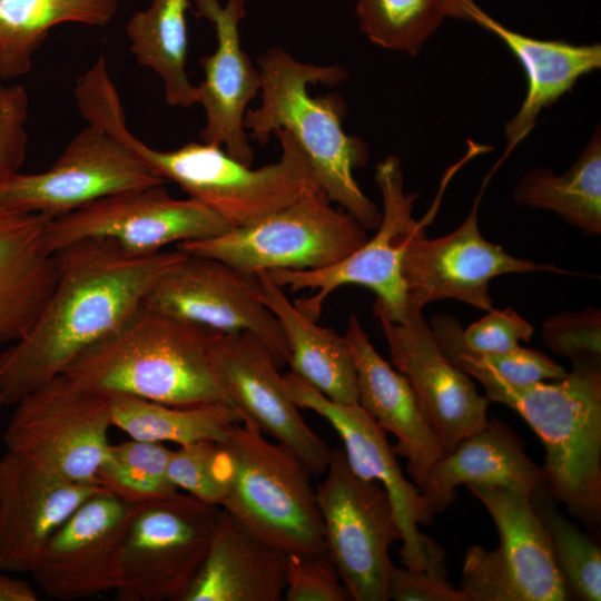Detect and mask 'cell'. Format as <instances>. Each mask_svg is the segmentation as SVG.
Returning a JSON list of instances; mask_svg holds the SVG:
<instances>
[{"mask_svg": "<svg viewBox=\"0 0 601 601\" xmlns=\"http://www.w3.org/2000/svg\"><path fill=\"white\" fill-rule=\"evenodd\" d=\"M257 274L262 300L285 336L290 373L334 402L358 403L356 370L344 335L303 314L268 272Z\"/></svg>", "mask_w": 601, "mask_h": 601, "instance_id": "cell-28", "label": "cell"}, {"mask_svg": "<svg viewBox=\"0 0 601 601\" xmlns=\"http://www.w3.org/2000/svg\"><path fill=\"white\" fill-rule=\"evenodd\" d=\"M392 365L410 383L444 453L484 428L490 400L442 352L422 312L400 322L376 316Z\"/></svg>", "mask_w": 601, "mask_h": 601, "instance_id": "cell-20", "label": "cell"}, {"mask_svg": "<svg viewBox=\"0 0 601 601\" xmlns=\"http://www.w3.org/2000/svg\"><path fill=\"white\" fill-rule=\"evenodd\" d=\"M230 228L198 200L174 198L160 185L111 195L52 218L45 242L51 254L87 239L108 240L135 254H152L170 244L215 237Z\"/></svg>", "mask_w": 601, "mask_h": 601, "instance_id": "cell-13", "label": "cell"}, {"mask_svg": "<svg viewBox=\"0 0 601 601\" xmlns=\"http://www.w3.org/2000/svg\"><path fill=\"white\" fill-rule=\"evenodd\" d=\"M101 489L7 450L0 457V572H30L51 534Z\"/></svg>", "mask_w": 601, "mask_h": 601, "instance_id": "cell-22", "label": "cell"}, {"mask_svg": "<svg viewBox=\"0 0 601 601\" xmlns=\"http://www.w3.org/2000/svg\"><path fill=\"white\" fill-rule=\"evenodd\" d=\"M7 450L65 479L98 483L110 442V396L61 374L14 404Z\"/></svg>", "mask_w": 601, "mask_h": 601, "instance_id": "cell-11", "label": "cell"}, {"mask_svg": "<svg viewBox=\"0 0 601 601\" xmlns=\"http://www.w3.org/2000/svg\"><path fill=\"white\" fill-rule=\"evenodd\" d=\"M134 505L106 489L92 494L47 540L30 573L58 600L116 589L118 560Z\"/></svg>", "mask_w": 601, "mask_h": 601, "instance_id": "cell-19", "label": "cell"}, {"mask_svg": "<svg viewBox=\"0 0 601 601\" xmlns=\"http://www.w3.org/2000/svg\"><path fill=\"white\" fill-rule=\"evenodd\" d=\"M518 204L545 208L585 234H601V137L595 131L568 171L532 169L518 183Z\"/></svg>", "mask_w": 601, "mask_h": 601, "instance_id": "cell-32", "label": "cell"}, {"mask_svg": "<svg viewBox=\"0 0 601 601\" xmlns=\"http://www.w3.org/2000/svg\"><path fill=\"white\" fill-rule=\"evenodd\" d=\"M357 376L358 404L397 443L396 454L421 490L434 464L445 454L415 394L396 368L371 343L357 315L352 314L344 334Z\"/></svg>", "mask_w": 601, "mask_h": 601, "instance_id": "cell-23", "label": "cell"}, {"mask_svg": "<svg viewBox=\"0 0 601 601\" xmlns=\"http://www.w3.org/2000/svg\"><path fill=\"white\" fill-rule=\"evenodd\" d=\"M36 590L26 581L0 574V601H38Z\"/></svg>", "mask_w": 601, "mask_h": 601, "instance_id": "cell-43", "label": "cell"}, {"mask_svg": "<svg viewBox=\"0 0 601 601\" xmlns=\"http://www.w3.org/2000/svg\"><path fill=\"white\" fill-rule=\"evenodd\" d=\"M165 183L122 141L88 124L48 169L17 174L0 205L52 219L111 195Z\"/></svg>", "mask_w": 601, "mask_h": 601, "instance_id": "cell-16", "label": "cell"}, {"mask_svg": "<svg viewBox=\"0 0 601 601\" xmlns=\"http://www.w3.org/2000/svg\"><path fill=\"white\" fill-rule=\"evenodd\" d=\"M179 249L135 254L104 239L55 253L57 280L27 333L0 354V398L14 405L63 374L142 305L155 283L183 257Z\"/></svg>", "mask_w": 601, "mask_h": 601, "instance_id": "cell-1", "label": "cell"}, {"mask_svg": "<svg viewBox=\"0 0 601 601\" xmlns=\"http://www.w3.org/2000/svg\"><path fill=\"white\" fill-rule=\"evenodd\" d=\"M375 180L382 195L383 211L372 238L331 266L312 270L268 272L283 288L312 292L311 296L299 298L294 304L314 321L319 318L327 297L345 285H359L374 292L376 316L400 322L408 313L402 259L408 242L425 233V221H417L413 217V206L418 195L405 193L401 162L394 156L377 164Z\"/></svg>", "mask_w": 601, "mask_h": 601, "instance_id": "cell-8", "label": "cell"}, {"mask_svg": "<svg viewBox=\"0 0 601 601\" xmlns=\"http://www.w3.org/2000/svg\"><path fill=\"white\" fill-rule=\"evenodd\" d=\"M167 472L179 491L214 506H221L226 479L221 446L213 441L180 445L171 451Z\"/></svg>", "mask_w": 601, "mask_h": 601, "instance_id": "cell-37", "label": "cell"}, {"mask_svg": "<svg viewBox=\"0 0 601 601\" xmlns=\"http://www.w3.org/2000/svg\"><path fill=\"white\" fill-rule=\"evenodd\" d=\"M386 597L394 601H463L459 589L450 583L444 566L412 570L393 565Z\"/></svg>", "mask_w": 601, "mask_h": 601, "instance_id": "cell-42", "label": "cell"}, {"mask_svg": "<svg viewBox=\"0 0 601 601\" xmlns=\"http://www.w3.org/2000/svg\"><path fill=\"white\" fill-rule=\"evenodd\" d=\"M258 65L262 102L245 114L248 137L265 145L275 130H287L304 150L328 199L366 230H375L382 214L354 178V170L368 159L367 147L344 131L345 107L338 96L312 97L307 90L309 85L336 86L347 72L341 66L298 61L282 47L267 50Z\"/></svg>", "mask_w": 601, "mask_h": 601, "instance_id": "cell-3", "label": "cell"}, {"mask_svg": "<svg viewBox=\"0 0 601 601\" xmlns=\"http://www.w3.org/2000/svg\"><path fill=\"white\" fill-rule=\"evenodd\" d=\"M286 601H348L349 594L328 553L288 554Z\"/></svg>", "mask_w": 601, "mask_h": 601, "instance_id": "cell-39", "label": "cell"}, {"mask_svg": "<svg viewBox=\"0 0 601 601\" xmlns=\"http://www.w3.org/2000/svg\"><path fill=\"white\" fill-rule=\"evenodd\" d=\"M189 7L190 0H151L131 14L125 28L130 52L160 78L165 101L173 107L197 104L196 86L186 72Z\"/></svg>", "mask_w": 601, "mask_h": 601, "instance_id": "cell-30", "label": "cell"}, {"mask_svg": "<svg viewBox=\"0 0 601 601\" xmlns=\"http://www.w3.org/2000/svg\"><path fill=\"white\" fill-rule=\"evenodd\" d=\"M316 496L325 550L351 600L386 601L394 565L390 549L401 540V532L385 490L356 475L344 451L335 449Z\"/></svg>", "mask_w": 601, "mask_h": 601, "instance_id": "cell-12", "label": "cell"}, {"mask_svg": "<svg viewBox=\"0 0 601 601\" xmlns=\"http://www.w3.org/2000/svg\"><path fill=\"white\" fill-rule=\"evenodd\" d=\"M50 220L0 205V344L27 333L55 287L56 257L45 242Z\"/></svg>", "mask_w": 601, "mask_h": 601, "instance_id": "cell-25", "label": "cell"}, {"mask_svg": "<svg viewBox=\"0 0 601 601\" xmlns=\"http://www.w3.org/2000/svg\"><path fill=\"white\" fill-rule=\"evenodd\" d=\"M28 116L26 88L0 79V195L24 162Z\"/></svg>", "mask_w": 601, "mask_h": 601, "instance_id": "cell-40", "label": "cell"}, {"mask_svg": "<svg viewBox=\"0 0 601 601\" xmlns=\"http://www.w3.org/2000/svg\"><path fill=\"white\" fill-rule=\"evenodd\" d=\"M88 124L102 127L122 141L157 176L176 183L231 227L249 225L299 198L323 190L308 158L285 129L273 132L282 148L278 161L253 169L224 148L188 142L174 150L149 147L128 129L116 87L100 82L78 102Z\"/></svg>", "mask_w": 601, "mask_h": 601, "instance_id": "cell-2", "label": "cell"}, {"mask_svg": "<svg viewBox=\"0 0 601 601\" xmlns=\"http://www.w3.org/2000/svg\"><path fill=\"white\" fill-rule=\"evenodd\" d=\"M284 384L299 408L322 416L338 434L351 470L385 490L401 532L403 565L412 570L444 565V551L418 530L432 524L435 513L421 490L405 477L386 432L358 403L334 402L293 373L284 375Z\"/></svg>", "mask_w": 601, "mask_h": 601, "instance_id": "cell-14", "label": "cell"}, {"mask_svg": "<svg viewBox=\"0 0 601 601\" xmlns=\"http://www.w3.org/2000/svg\"><path fill=\"white\" fill-rule=\"evenodd\" d=\"M120 0H0V79L28 73L39 47L62 23L108 24Z\"/></svg>", "mask_w": 601, "mask_h": 601, "instance_id": "cell-29", "label": "cell"}, {"mask_svg": "<svg viewBox=\"0 0 601 601\" xmlns=\"http://www.w3.org/2000/svg\"><path fill=\"white\" fill-rule=\"evenodd\" d=\"M1 405H2V401H1V398H0V407H1Z\"/></svg>", "mask_w": 601, "mask_h": 601, "instance_id": "cell-44", "label": "cell"}, {"mask_svg": "<svg viewBox=\"0 0 601 601\" xmlns=\"http://www.w3.org/2000/svg\"><path fill=\"white\" fill-rule=\"evenodd\" d=\"M430 327L443 354L463 372L481 370L514 385L556 381L568 373L538 349L519 346L505 353L474 352L463 339L460 322L449 315L434 316Z\"/></svg>", "mask_w": 601, "mask_h": 601, "instance_id": "cell-34", "label": "cell"}, {"mask_svg": "<svg viewBox=\"0 0 601 601\" xmlns=\"http://www.w3.org/2000/svg\"><path fill=\"white\" fill-rule=\"evenodd\" d=\"M210 358L216 377L242 421L288 447L312 475L325 473L332 450L305 422L288 395L269 348L249 333H214Z\"/></svg>", "mask_w": 601, "mask_h": 601, "instance_id": "cell-18", "label": "cell"}, {"mask_svg": "<svg viewBox=\"0 0 601 601\" xmlns=\"http://www.w3.org/2000/svg\"><path fill=\"white\" fill-rule=\"evenodd\" d=\"M492 516L499 546L466 551L459 591L463 601H565L571 598L555 563L546 528L530 494L467 485Z\"/></svg>", "mask_w": 601, "mask_h": 601, "instance_id": "cell-9", "label": "cell"}, {"mask_svg": "<svg viewBox=\"0 0 601 601\" xmlns=\"http://www.w3.org/2000/svg\"><path fill=\"white\" fill-rule=\"evenodd\" d=\"M214 333L141 305L63 374L109 396L126 394L173 406L230 405L211 364Z\"/></svg>", "mask_w": 601, "mask_h": 601, "instance_id": "cell-5", "label": "cell"}, {"mask_svg": "<svg viewBox=\"0 0 601 601\" xmlns=\"http://www.w3.org/2000/svg\"><path fill=\"white\" fill-rule=\"evenodd\" d=\"M331 203L323 190H317L249 225L178 244L177 249L252 273L331 266L367 239L366 229Z\"/></svg>", "mask_w": 601, "mask_h": 601, "instance_id": "cell-7", "label": "cell"}, {"mask_svg": "<svg viewBox=\"0 0 601 601\" xmlns=\"http://www.w3.org/2000/svg\"><path fill=\"white\" fill-rule=\"evenodd\" d=\"M474 0H357L362 32L386 49L416 53L446 18L469 19Z\"/></svg>", "mask_w": 601, "mask_h": 601, "instance_id": "cell-33", "label": "cell"}, {"mask_svg": "<svg viewBox=\"0 0 601 601\" xmlns=\"http://www.w3.org/2000/svg\"><path fill=\"white\" fill-rule=\"evenodd\" d=\"M110 417L112 426L134 440L179 446L199 441L221 443L229 428L242 422L226 403L173 406L126 394L110 396Z\"/></svg>", "mask_w": 601, "mask_h": 601, "instance_id": "cell-31", "label": "cell"}, {"mask_svg": "<svg viewBox=\"0 0 601 601\" xmlns=\"http://www.w3.org/2000/svg\"><path fill=\"white\" fill-rule=\"evenodd\" d=\"M464 221L450 234L413 237L402 259L408 312H422L432 302L456 299L479 309H493L490 282L506 274H571L553 264L515 257L486 240L479 228L482 191Z\"/></svg>", "mask_w": 601, "mask_h": 601, "instance_id": "cell-17", "label": "cell"}, {"mask_svg": "<svg viewBox=\"0 0 601 601\" xmlns=\"http://www.w3.org/2000/svg\"><path fill=\"white\" fill-rule=\"evenodd\" d=\"M287 555L219 508L205 559L183 601H279Z\"/></svg>", "mask_w": 601, "mask_h": 601, "instance_id": "cell-24", "label": "cell"}, {"mask_svg": "<svg viewBox=\"0 0 601 601\" xmlns=\"http://www.w3.org/2000/svg\"><path fill=\"white\" fill-rule=\"evenodd\" d=\"M473 21L500 38L521 62L528 88L525 98L505 125L506 149L503 159L535 126L539 114L566 92L584 75L601 66V47L574 45L563 40H542L515 32L479 8L469 9Z\"/></svg>", "mask_w": 601, "mask_h": 601, "instance_id": "cell-27", "label": "cell"}, {"mask_svg": "<svg viewBox=\"0 0 601 601\" xmlns=\"http://www.w3.org/2000/svg\"><path fill=\"white\" fill-rule=\"evenodd\" d=\"M531 500L546 528L555 563L570 595L583 601H600L601 551L599 545L563 516L546 485L532 494Z\"/></svg>", "mask_w": 601, "mask_h": 601, "instance_id": "cell-36", "label": "cell"}, {"mask_svg": "<svg viewBox=\"0 0 601 601\" xmlns=\"http://www.w3.org/2000/svg\"><path fill=\"white\" fill-rule=\"evenodd\" d=\"M142 305L216 333H249L269 348L278 366L288 363L285 336L262 300L257 273L185 254L155 283Z\"/></svg>", "mask_w": 601, "mask_h": 601, "instance_id": "cell-15", "label": "cell"}, {"mask_svg": "<svg viewBox=\"0 0 601 601\" xmlns=\"http://www.w3.org/2000/svg\"><path fill=\"white\" fill-rule=\"evenodd\" d=\"M534 327L512 307L491 309L463 329L467 347L477 353H505L529 342Z\"/></svg>", "mask_w": 601, "mask_h": 601, "instance_id": "cell-41", "label": "cell"}, {"mask_svg": "<svg viewBox=\"0 0 601 601\" xmlns=\"http://www.w3.org/2000/svg\"><path fill=\"white\" fill-rule=\"evenodd\" d=\"M490 401L502 403L541 440L542 467L552 497L590 530L601 525V361L572 363L552 383L514 385L470 368Z\"/></svg>", "mask_w": 601, "mask_h": 601, "instance_id": "cell-4", "label": "cell"}, {"mask_svg": "<svg viewBox=\"0 0 601 601\" xmlns=\"http://www.w3.org/2000/svg\"><path fill=\"white\" fill-rule=\"evenodd\" d=\"M196 16L215 28L217 47L201 57L204 80L196 86L197 104L205 110L200 132L205 144L216 145L243 164L252 166L254 151L244 127L247 105L260 92L259 69L243 50L239 24L245 18V0H193Z\"/></svg>", "mask_w": 601, "mask_h": 601, "instance_id": "cell-21", "label": "cell"}, {"mask_svg": "<svg viewBox=\"0 0 601 601\" xmlns=\"http://www.w3.org/2000/svg\"><path fill=\"white\" fill-rule=\"evenodd\" d=\"M541 337L554 354L571 363L601 361V312L587 307L558 313L542 324Z\"/></svg>", "mask_w": 601, "mask_h": 601, "instance_id": "cell-38", "label": "cell"}, {"mask_svg": "<svg viewBox=\"0 0 601 601\" xmlns=\"http://www.w3.org/2000/svg\"><path fill=\"white\" fill-rule=\"evenodd\" d=\"M219 444L226 479L220 508L287 554L325 552L316 489L299 457L246 420Z\"/></svg>", "mask_w": 601, "mask_h": 601, "instance_id": "cell-6", "label": "cell"}, {"mask_svg": "<svg viewBox=\"0 0 601 601\" xmlns=\"http://www.w3.org/2000/svg\"><path fill=\"white\" fill-rule=\"evenodd\" d=\"M171 451L164 443L134 439L110 444L97 482L132 505L169 496L179 491L167 472Z\"/></svg>", "mask_w": 601, "mask_h": 601, "instance_id": "cell-35", "label": "cell"}, {"mask_svg": "<svg viewBox=\"0 0 601 601\" xmlns=\"http://www.w3.org/2000/svg\"><path fill=\"white\" fill-rule=\"evenodd\" d=\"M218 506L180 491L134 505L120 549V601H183L205 559Z\"/></svg>", "mask_w": 601, "mask_h": 601, "instance_id": "cell-10", "label": "cell"}, {"mask_svg": "<svg viewBox=\"0 0 601 601\" xmlns=\"http://www.w3.org/2000/svg\"><path fill=\"white\" fill-rule=\"evenodd\" d=\"M462 484L503 486L530 495L546 485L542 467L529 457L523 441L495 418L444 454L421 492L434 513L443 512Z\"/></svg>", "mask_w": 601, "mask_h": 601, "instance_id": "cell-26", "label": "cell"}]
</instances>
